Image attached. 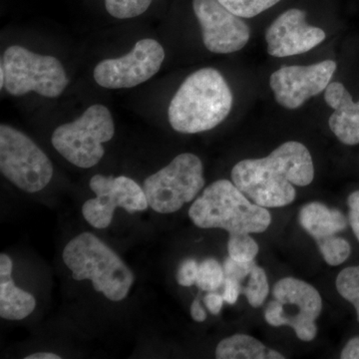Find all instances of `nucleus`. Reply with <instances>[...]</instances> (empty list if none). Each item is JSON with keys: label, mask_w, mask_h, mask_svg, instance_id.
<instances>
[{"label": "nucleus", "mask_w": 359, "mask_h": 359, "mask_svg": "<svg viewBox=\"0 0 359 359\" xmlns=\"http://www.w3.org/2000/svg\"><path fill=\"white\" fill-rule=\"evenodd\" d=\"M243 294L242 283L233 278H226L224 283L223 297L224 301L229 304H235L238 302V297Z\"/></svg>", "instance_id": "obj_29"}, {"label": "nucleus", "mask_w": 359, "mask_h": 359, "mask_svg": "<svg viewBox=\"0 0 359 359\" xmlns=\"http://www.w3.org/2000/svg\"><path fill=\"white\" fill-rule=\"evenodd\" d=\"M115 134L114 121L105 106H90L75 121L54 130L51 143L59 154L74 166L88 169L102 159L103 143Z\"/></svg>", "instance_id": "obj_5"}, {"label": "nucleus", "mask_w": 359, "mask_h": 359, "mask_svg": "<svg viewBox=\"0 0 359 359\" xmlns=\"http://www.w3.org/2000/svg\"><path fill=\"white\" fill-rule=\"evenodd\" d=\"M1 69L4 88L13 96L35 92L40 96L56 98L69 83L57 58L40 55L20 45H13L4 52Z\"/></svg>", "instance_id": "obj_6"}, {"label": "nucleus", "mask_w": 359, "mask_h": 359, "mask_svg": "<svg viewBox=\"0 0 359 359\" xmlns=\"http://www.w3.org/2000/svg\"><path fill=\"white\" fill-rule=\"evenodd\" d=\"M193 9L208 50L217 54L233 53L242 50L249 42V26L219 0H193Z\"/></svg>", "instance_id": "obj_13"}, {"label": "nucleus", "mask_w": 359, "mask_h": 359, "mask_svg": "<svg viewBox=\"0 0 359 359\" xmlns=\"http://www.w3.org/2000/svg\"><path fill=\"white\" fill-rule=\"evenodd\" d=\"M337 67L332 60L308 66H283L269 77V86L280 106L297 109L309 99L325 91Z\"/></svg>", "instance_id": "obj_12"}, {"label": "nucleus", "mask_w": 359, "mask_h": 359, "mask_svg": "<svg viewBox=\"0 0 359 359\" xmlns=\"http://www.w3.org/2000/svg\"><path fill=\"white\" fill-rule=\"evenodd\" d=\"M325 100L334 113L328 125L332 133L342 144H359V101L354 102L348 90L340 82H330L325 89Z\"/></svg>", "instance_id": "obj_15"}, {"label": "nucleus", "mask_w": 359, "mask_h": 359, "mask_svg": "<svg viewBox=\"0 0 359 359\" xmlns=\"http://www.w3.org/2000/svg\"><path fill=\"white\" fill-rule=\"evenodd\" d=\"M224 302L223 295L218 294V292H210L204 297L205 308L209 309L210 313L214 314V316H218L221 313Z\"/></svg>", "instance_id": "obj_30"}, {"label": "nucleus", "mask_w": 359, "mask_h": 359, "mask_svg": "<svg viewBox=\"0 0 359 359\" xmlns=\"http://www.w3.org/2000/svg\"><path fill=\"white\" fill-rule=\"evenodd\" d=\"M204 186L202 161L192 153H184L149 176L143 190L149 207L159 214H172L195 200Z\"/></svg>", "instance_id": "obj_8"}, {"label": "nucleus", "mask_w": 359, "mask_h": 359, "mask_svg": "<svg viewBox=\"0 0 359 359\" xmlns=\"http://www.w3.org/2000/svg\"><path fill=\"white\" fill-rule=\"evenodd\" d=\"M341 359H359V337L349 340L340 353Z\"/></svg>", "instance_id": "obj_31"}, {"label": "nucleus", "mask_w": 359, "mask_h": 359, "mask_svg": "<svg viewBox=\"0 0 359 359\" xmlns=\"http://www.w3.org/2000/svg\"><path fill=\"white\" fill-rule=\"evenodd\" d=\"M255 264H256L255 261L250 262V263H241V262L231 259V257H226L223 264L224 276H226V278L238 280L243 285V283L249 276Z\"/></svg>", "instance_id": "obj_26"}, {"label": "nucleus", "mask_w": 359, "mask_h": 359, "mask_svg": "<svg viewBox=\"0 0 359 359\" xmlns=\"http://www.w3.org/2000/svg\"><path fill=\"white\" fill-rule=\"evenodd\" d=\"M233 93L222 73L207 67L187 78L176 92L168 117L172 128L196 134L216 128L233 107Z\"/></svg>", "instance_id": "obj_2"}, {"label": "nucleus", "mask_w": 359, "mask_h": 359, "mask_svg": "<svg viewBox=\"0 0 359 359\" xmlns=\"http://www.w3.org/2000/svg\"><path fill=\"white\" fill-rule=\"evenodd\" d=\"M201 229H222L230 235L264 233L271 224L266 208L250 201L233 181L218 180L205 189L189 210Z\"/></svg>", "instance_id": "obj_3"}, {"label": "nucleus", "mask_w": 359, "mask_h": 359, "mask_svg": "<svg viewBox=\"0 0 359 359\" xmlns=\"http://www.w3.org/2000/svg\"><path fill=\"white\" fill-rule=\"evenodd\" d=\"M164 59L165 50L159 42L139 40L126 55L98 63L94 69V79L104 88H132L154 76Z\"/></svg>", "instance_id": "obj_11"}, {"label": "nucleus", "mask_w": 359, "mask_h": 359, "mask_svg": "<svg viewBox=\"0 0 359 359\" xmlns=\"http://www.w3.org/2000/svg\"><path fill=\"white\" fill-rule=\"evenodd\" d=\"M199 264L194 259H186L180 264L177 271V282L182 287H192L197 282Z\"/></svg>", "instance_id": "obj_27"}, {"label": "nucleus", "mask_w": 359, "mask_h": 359, "mask_svg": "<svg viewBox=\"0 0 359 359\" xmlns=\"http://www.w3.org/2000/svg\"><path fill=\"white\" fill-rule=\"evenodd\" d=\"M325 263L332 266H340L346 262L351 254V244L346 238L337 235L316 241Z\"/></svg>", "instance_id": "obj_20"}, {"label": "nucleus", "mask_w": 359, "mask_h": 359, "mask_svg": "<svg viewBox=\"0 0 359 359\" xmlns=\"http://www.w3.org/2000/svg\"><path fill=\"white\" fill-rule=\"evenodd\" d=\"M348 205V222L353 229L354 236L359 242V190L351 193L347 199Z\"/></svg>", "instance_id": "obj_28"}, {"label": "nucleus", "mask_w": 359, "mask_h": 359, "mask_svg": "<svg viewBox=\"0 0 359 359\" xmlns=\"http://www.w3.org/2000/svg\"><path fill=\"white\" fill-rule=\"evenodd\" d=\"M250 233H235L230 235L228 241L229 257L241 263L254 262L259 252L256 241Z\"/></svg>", "instance_id": "obj_22"}, {"label": "nucleus", "mask_w": 359, "mask_h": 359, "mask_svg": "<svg viewBox=\"0 0 359 359\" xmlns=\"http://www.w3.org/2000/svg\"><path fill=\"white\" fill-rule=\"evenodd\" d=\"M63 262L74 280H90L94 290L112 302L126 299L134 273L114 250L91 233H80L63 250Z\"/></svg>", "instance_id": "obj_4"}, {"label": "nucleus", "mask_w": 359, "mask_h": 359, "mask_svg": "<svg viewBox=\"0 0 359 359\" xmlns=\"http://www.w3.org/2000/svg\"><path fill=\"white\" fill-rule=\"evenodd\" d=\"M231 177L256 204L266 209L283 208L295 200V187L313 183V157L304 144L285 142L266 157L240 161L231 170Z\"/></svg>", "instance_id": "obj_1"}, {"label": "nucleus", "mask_w": 359, "mask_h": 359, "mask_svg": "<svg viewBox=\"0 0 359 359\" xmlns=\"http://www.w3.org/2000/svg\"><path fill=\"white\" fill-rule=\"evenodd\" d=\"M61 356L51 353H37L25 356V359H60Z\"/></svg>", "instance_id": "obj_33"}, {"label": "nucleus", "mask_w": 359, "mask_h": 359, "mask_svg": "<svg viewBox=\"0 0 359 359\" xmlns=\"http://www.w3.org/2000/svg\"><path fill=\"white\" fill-rule=\"evenodd\" d=\"M153 0H105L106 11L118 20L137 18L148 11Z\"/></svg>", "instance_id": "obj_25"}, {"label": "nucleus", "mask_w": 359, "mask_h": 359, "mask_svg": "<svg viewBox=\"0 0 359 359\" xmlns=\"http://www.w3.org/2000/svg\"><path fill=\"white\" fill-rule=\"evenodd\" d=\"M218 359H283L285 356L264 346L250 335L237 334L219 342L216 348Z\"/></svg>", "instance_id": "obj_18"}, {"label": "nucleus", "mask_w": 359, "mask_h": 359, "mask_svg": "<svg viewBox=\"0 0 359 359\" xmlns=\"http://www.w3.org/2000/svg\"><path fill=\"white\" fill-rule=\"evenodd\" d=\"M299 221L302 229L316 241L337 235L347 228V219L344 212L320 202L302 205Z\"/></svg>", "instance_id": "obj_17"}, {"label": "nucleus", "mask_w": 359, "mask_h": 359, "mask_svg": "<svg viewBox=\"0 0 359 359\" xmlns=\"http://www.w3.org/2000/svg\"><path fill=\"white\" fill-rule=\"evenodd\" d=\"M190 311L193 320L197 321V323H204V321L207 320V313H205V309H203L199 299H195V301L193 302V304H191Z\"/></svg>", "instance_id": "obj_32"}, {"label": "nucleus", "mask_w": 359, "mask_h": 359, "mask_svg": "<svg viewBox=\"0 0 359 359\" xmlns=\"http://www.w3.org/2000/svg\"><path fill=\"white\" fill-rule=\"evenodd\" d=\"M89 185L96 194V198L84 203L82 215L94 228H108L117 208H122L131 214L145 211L148 208L143 188L128 177L115 178L95 175L90 180Z\"/></svg>", "instance_id": "obj_10"}, {"label": "nucleus", "mask_w": 359, "mask_h": 359, "mask_svg": "<svg viewBox=\"0 0 359 359\" xmlns=\"http://www.w3.org/2000/svg\"><path fill=\"white\" fill-rule=\"evenodd\" d=\"M0 171L26 193H37L50 183V159L25 133L8 125L0 126Z\"/></svg>", "instance_id": "obj_9"}, {"label": "nucleus", "mask_w": 359, "mask_h": 359, "mask_svg": "<svg viewBox=\"0 0 359 359\" xmlns=\"http://www.w3.org/2000/svg\"><path fill=\"white\" fill-rule=\"evenodd\" d=\"M0 70H1V72H0V78H1V79H0V86H1L2 89L4 88V72L1 68H0Z\"/></svg>", "instance_id": "obj_34"}, {"label": "nucleus", "mask_w": 359, "mask_h": 359, "mask_svg": "<svg viewBox=\"0 0 359 359\" xmlns=\"http://www.w3.org/2000/svg\"><path fill=\"white\" fill-rule=\"evenodd\" d=\"M224 278L223 266L217 259L210 257L199 264L196 285L205 292H215L224 285Z\"/></svg>", "instance_id": "obj_23"}, {"label": "nucleus", "mask_w": 359, "mask_h": 359, "mask_svg": "<svg viewBox=\"0 0 359 359\" xmlns=\"http://www.w3.org/2000/svg\"><path fill=\"white\" fill-rule=\"evenodd\" d=\"M273 297L264 309V318L269 325L292 327L302 341L316 339V320L323 311V299L316 287L287 276L275 283Z\"/></svg>", "instance_id": "obj_7"}, {"label": "nucleus", "mask_w": 359, "mask_h": 359, "mask_svg": "<svg viewBox=\"0 0 359 359\" xmlns=\"http://www.w3.org/2000/svg\"><path fill=\"white\" fill-rule=\"evenodd\" d=\"M280 0H219L226 9L242 18H252L275 6Z\"/></svg>", "instance_id": "obj_24"}, {"label": "nucleus", "mask_w": 359, "mask_h": 359, "mask_svg": "<svg viewBox=\"0 0 359 359\" xmlns=\"http://www.w3.org/2000/svg\"><path fill=\"white\" fill-rule=\"evenodd\" d=\"M13 259L0 255V316L7 320H22L33 313L36 301L29 292L16 287L13 280Z\"/></svg>", "instance_id": "obj_16"}, {"label": "nucleus", "mask_w": 359, "mask_h": 359, "mask_svg": "<svg viewBox=\"0 0 359 359\" xmlns=\"http://www.w3.org/2000/svg\"><path fill=\"white\" fill-rule=\"evenodd\" d=\"M325 39V32L306 23V11L297 8L280 14L266 32L268 53L278 58L306 53Z\"/></svg>", "instance_id": "obj_14"}, {"label": "nucleus", "mask_w": 359, "mask_h": 359, "mask_svg": "<svg viewBox=\"0 0 359 359\" xmlns=\"http://www.w3.org/2000/svg\"><path fill=\"white\" fill-rule=\"evenodd\" d=\"M335 285L339 294L355 309L359 321V266L342 269L337 276Z\"/></svg>", "instance_id": "obj_21"}, {"label": "nucleus", "mask_w": 359, "mask_h": 359, "mask_svg": "<svg viewBox=\"0 0 359 359\" xmlns=\"http://www.w3.org/2000/svg\"><path fill=\"white\" fill-rule=\"evenodd\" d=\"M269 294V283L266 271L255 264L248 276V282L243 285V294L252 308H261Z\"/></svg>", "instance_id": "obj_19"}]
</instances>
